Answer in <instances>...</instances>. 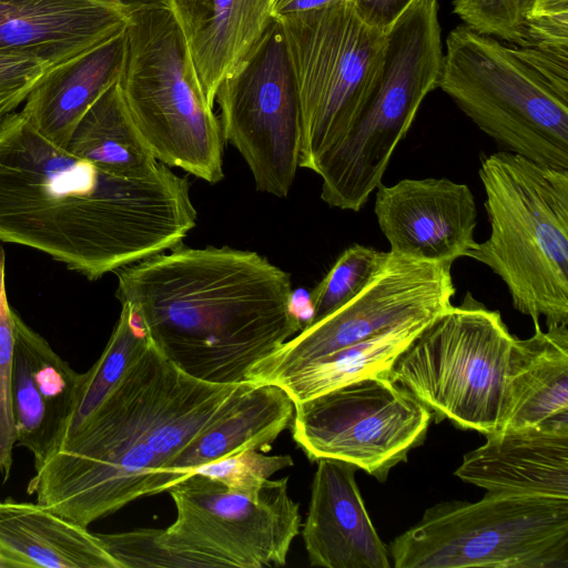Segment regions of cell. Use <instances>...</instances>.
Segmentation results:
<instances>
[{
  "label": "cell",
  "mask_w": 568,
  "mask_h": 568,
  "mask_svg": "<svg viewBox=\"0 0 568 568\" xmlns=\"http://www.w3.org/2000/svg\"><path fill=\"white\" fill-rule=\"evenodd\" d=\"M196 217L189 180L161 162L146 176H118L53 144L21 112L0 124V241L93 281L180 246Z\"/></svg>",
  "instance_id": "1"
},
{
  "label": "cell",
  "mask_w": 568,
  "mask_h": 568,
  "mask_svg": "<svg viewBox=\"0 0 568 568\" xmlns=\"http://www.w3.org/2000/svg\"><path fill=\"white\" fill-rule=\"evenodd\" d=\"M250 386L195 378L149 341L79 430L34 469L27 491L83 527L168 491L176 484L173 460Z\"/></svg>",
  "instance_id": "2"
},
{
  "label": "cell",
  "mask_w": 568,
  "mask_h": 568,
  "mask_svg": "<svg viewBox=\"0 0 568 568\" xmlns=\"http://www.w3.org/2000/svg\"><path fill=\"white\" fill-rule=\"evenodd\" d=\"M114 273L116 298L151 344L205 382H245L304 327L291 275L256 252L181 244Z\"/></svg>",
  "instance_id": "3"
},
{
  "label": "cell",
  "mask_w": 568,
  "mask_h": 568,
  "mask_svg": "<svg viewBox=\"0 0 568 568\" xmlns=\"http://www.w3.org/2000/svg\"><path fill=\"white\" fill-rule=\"evenodd\" d=\"M175 520L164 529L97 534L121 568H274L286 564L300 534V506L288 477L254 491L194 473L169 488Z\"/></svg>",
  "instance_id": "4"
},
{
  "label": "cell",
  "mask_w": 568,
  "mask_h": 568,
  "mask_svg": "<svg viewBox=\"0 0 568 568\" xmlns=\"http://www.w3.org/2000/svg\"><path fill=\"white\" fill-rule=\"evenodd\" d=\"M479 178L490 234L468 257L503 280L518 312L568 324V170L499 151Z\"/></svg>",
  "instance_id": "5"
},
{
  "label": "cell",
  "mask_w": 568,
  "mask_h": 568,
  "mask_svg": "<svg viewBox=\"0 0 568 568\" xmlns=\"http://www.w3.org/2000/svg\"><path fill=\"white\" fill-rule=\"evenodd\" d=\"M119 80L128 112L154 158L209 183L224 178L217 116L202 93L183 36L159 0L131 2Z\"/></svg>",
  "instance_id": "6"
},
{
  "label": "cell",
  "mask_w": 568,
  "mask_h": 568,
  "mask_svg": "<svg viewBox=\"0 0 568 568\" xmlns=\"http://www.w3.org/2000/svg\"><path fill=\"white\" fill-rule=\"evenodd\" d=\"M438 0H414L386 32L378 81L346 136L315 173L321 199L357 212L382 183L390 158L429 92L438 88L444 50Z\"/></svg>",
  "instance_id": "7"
},
{
  "label": "cell",
  "mask_w": 568,
  "mask_h": 568,
  "mask_svg": "<svg viewBox=\"0 0 568 568\" xmlns=\"http://www.w3.org/2000/svg\"><path fill=\"white\" fill-rule=\"evenodd\" d=\"M387 548L395 568H568V498L443 501Z\"/></svg>",
  "instance_id": "8"
},
{
  "label": "cell",
  "mask_w": 568,
  "mask_h": 568,
  "mask_svg": "<svg viewBox=\"0 0 568 568\" xmlns=\"http://www.w3.org/2000/svg\"><path fill=\"white\" fill-rule=\"evenodd\" d=\"M515 336L498 311L466 292L396 357L387 377L435 416L487 436L498 432Z\"/></svg>",
  "instance_id": "9"
},
{
  "label": "cell",
  "mask_w": 568,
  "mask_h": 568,
  "mask_svg": "<svg viewBox=\"0 0 568 568\" xmlns=\"http://www.w3.org/2000/svg\"><path fill=\"white\" fill-rule=\"evenodd\" d=\"M275 21L300 103L298 165L315 172L369 100L382 71L387 34L359 17L354 0Z\"/></svg>",
  "instance_id": "10"
},
{
  "label": "cell",
  "mask_w": 568,
  "mask_h": 568,
  "mask_svg": "<svg viewBox=\"0 0 568 568\" xmlns=\"http://www.w3.org/2000/svg\"><path fill=\"white\" fill-rule=\"evenodd\" d=\"M438 88L506 151L568 170V97L511 45L457 26L446 38Z\"/></svg>",
  "instance_id": "11"
},
{
  "label": "cell",
  "mask_w": 568,
  "mask_h": 568,
  "mask_svg": "<svg viewBox=\"0 0 568 568\" xmlns=\"http://www.w3.org/2000/svg\"><path fill=\"white\" fill-rule=\"evenodd\" d=\"M432 417L407 389L375 375L294 404L290 426L311 462L349 463L385 481L423 444Z\"/></svg>",
  "instance_id": "12"
},
{
  "label": "cell",
  "mask_w": 568,
  "mask_h": 568,
  "mask_svg": "<svg viewBox=\"0 0 568 568\" xmlns=\"http://www.w3.org/2000/svg\"><path fill=\"white\" fill-rule=\"evenodd\" d=\"M223 142L245 160L261 192L285 197L301 153V111L286 45L273 20L245 59L219 85Z\"/></svg>",
  "instance_id": "13"
},
{
  "label": "cell",
  "mask_w": 568,
  "mask_h": 568,
  "mask_svg": "<svg viewBox=\"0 0 568 568\" xmlns=\"http://www.w3.org/2000/svg\"><path fill=\"white\" fill-rule=\"evenodd\" d=\"M452 265L386 252L367 284L347 303L304 326L257 362L245 382L273 384L329 353L362 342L404 321L438 315L452 305L456 288Z\"/></svg>",
  "instance_id": "14"
},
{
  "label": "cell",
  "mask_w": 568,
  "mask_h": 568,
  "mask_svg": "<svg viewBox=\"0 0 568 568\" xmlns=\"http://www.w3.org/2000/svg\"><path fill=\"white\" fill-rule=\"evenodd\" d=\"M376 190L374 212L390 252L453 265L476 246L477 211L466 184L446 178L404 179Z\"/></svg>",
  "instance_id": "15"
},
{
  "label": "cell",
  "mask_w": 568,
  "mask_h": 568,
  "mask_svg": "<svg viewBox=\"0 0 568 568\" xmlns=\"http://www.w3.org/2000/svg\"><path fill=\"white\" fill-rule=\"evenodd\" d=\"M80 373L13 311L11 408L16 444L34 469L54 454L73 412Z\"/></svg>",
  "instance_id": "16"
},
{
  "label": "cell",
  "mask_w": 568,
  "mask_h": 568,
  "mask_svg": "<svg viewBox=\"0 0 568 568\" xmlns=\"http://www.w3.org/2000/svg\"><path fill=\"white\" fill-rule=\"evenodd\" d=\"M349 463L322 458L311 487L302 537L310 565L324 568H389L387 546L365 508Z\"/></svg>",
  "instance_id": "17"
},
{
  "label": "cell",
  "mask_w": 568,
  "mask_h": 568,
  "mask_svg": "<svg viewBox=\"0 0 568 568\" xmlns=\"http://www.w3.org/2000/svg\"><path fill=\"white\" fill-rule=\"evenodd\" d=\"M128 11L91 0H0V54L62 64L124 30Z\"/></svg>",
  "instance_id": "18"
},
{
  "label": "cell",
  "mask_w": 568,
  "mask_h": 568,
  "mask_svg": "<svg viewBox=\"0 0 568 568\" xmlns=\"http://www.w3.org/2000/svg\"><path fill=\"white\" fill-rule=\"evenodd\" d=\"M455 476L490 493L568 498V427L495 432Z\"/></svg>",
  "instance_id": "19"
},
{
  "label": "cell",
  "mask_w": 568,
  "mask_h": 568,
  "mask_svg": "<svg viewBox=\"0 0 568 568\" xmlns=\"http://www.w3.org/2000/svg\"><path fill=\"white\" fill-rule=\"evenodd\" d=\"M174 18L206 103L273 21L272 0H159Z\"/></svg>",
  "instance_id": "20"
},
{
  "label": "cell",
  "mask_w": 568,
  "mask_h": 568,
  "mask_svg": "<svg viewBox=\"0 0 568 568\" xmlns=\"http://www.w3.org/2000/svg\"><path fill=\"white\" fill-rule=\"evenodd\" d=\"M125 50L124 29L51 68L28 94L21 114L47 140L65 149L84 113L119 82Z\"/></svg>",
  "instance_id": "21"
},
{
  "label": "cell",
  "mask_w": 568,
  "mask_h": 568,
  "mask_svg": "<svg viewBox=\"0 0 568 568\" xmlns=\"http://www.w3.org/2000/svg\"><path fill=\"white\" fill-rule=\"evenodd\" d=\"M515 336L506 377L500 430L568 427V324Z\"/></svg>",
  "instance_id": "22"
},
{
  "label": "cell",
  "mask_w": 568,
  "mask_h": 568,
  "mask_svg": "<svg viewBox=\"0 0 568 568\" xmlns=\"http://www.w3.org/2000/svg\"><path fill=\"white\" fill-rule=\"evenodd\" d=\"M0 550L20 567L121 568L97 534L38 503H0Z\"/></svg>",
  "instance_id": "23"
},
{
  "label": "cell",
  "mask_w": 568,
  "mask_h": 568,
  "mask_svg": "<svg viewBox=\"0 0 568 568\" xmlns=\"http://www.w3.org/2000/svg\"><path fill=\"white\" fill-rule=\"evenodd\" d=\"M294 403L278 386L254 385L237 406L206 429L171 464L175 481L204 465L245 450L268 452L273 442L292 422Z\"/></svg>",
  "instance_id": "24"
},
{
  "label": "cell",
  "mask_w": 568,
  "mask_h": 568,
  "mask_svg": "<svg viewBox=\"0 0 568 568\" xmlns=\"http://www.w3.org/2000/svg\"><path fill=\"white\" fill-rule=\"evenodd\" d=\"M438 315L398 323L362 342L314 359L271 385L281 387L296 404L359 378L387 376L396 357Z\"/></svg>",
  "instance_id": "25"
},
{
  "label": "cell",
  "mask_w": 568,
  "mask_h": 568,
  "mask_svg": "<svg viewBox=\"0 0 568 568\" xmlns=\"http://www.w3.org/2000/svg\"><path fill=\"white\" fill-rule=\"evenodd\" d=\"M65 150L123 178L146 176L159 165L128 112L119 82L84 113Z\"/></svg>",
  "instance_id": "26"
},
{
  "label": "cell",
  "mask_w": 568,
  "mask_h": 568,
  "mask_svg": "<svg viewBox=\"0 0 568 568\" xmlns=\"http://www.w3.org/2000/svg\"><path fill=\"white\" fill-rule=\"evenodd\" d=\"M148 343V337L136 324L130 308L122 305L118 323L102 354L89 371L80 374L74 408L60 446L77 433L100 406Z\"/></svg>",
  "instance_id": "27"
},
{
  "label": "cell",
  "mask_w": 568,
  "mask_h": 568,
  "mask_svg": "<svg viewBox=\"0 0 568 568\" xmlns=\"http://www.w3.org/2000/svg\"><path fill=\"white\" fill-rule=\"evenodd\" d=\"M385 256L386 252L362 244L344 250L311 292V317L306 325L320 321L353 298L367 284Z\"/></svg>",
  "instance_id": "28"
},
{
  "label": "cell",
  "mask_w": 568,
  "mask_h": 568,
  "mask_svg": "<svg viewBox=\"0 0 568 568\" xmlns=\"http://www.w3.org/2000/svg\"><path fill=\"white\" fill-rule=\"evenodd\" d=\"M535 0H454V13L470 30L521 45Z\"/></svg>",
  "instance_id": "29"
},
{
  "label": "cell",
  "mask_w": 568,
  "mask_h": 568,
  "mask_svg": "<svg viewBox=\"0 0 568 568\" xmlns=\"http://www.w3.org/2000/svg\"><path fill=\"white\" fill-rule=\"evenodd\" d=\"M13 354V310L10 307L3 281V254L0 248V476L6 483L12 467L16 430L11 408Z\"/></svg>",
  "instance_id": "30"
},
{
  "label": "cell",
  "mask_w": 568,
  "mask_h": 568,
  "mask_svg": "<svg viewBox=\"0 0 568 568\" xmlns=\"http://www.w3.org/2000/svg\"><path fill=\"white\" fill-rule=\"evenodd\" d=\"M293 465L290 455H265L245 450L216 463L199 467L194 473L214 477L230 488L254 491L276 471Z\"/></svg>",
  "instance_id": "31"
},
{
  "label": "cell",
  "mask_w": 568,
  "mask_h": 568,
  "mask_svg": "<svg viewBox=\"0 0 568 568\" xmlns=\"http://www.w3.org/2000/svg\"><path fill=\"white\" fill-rule=\"evenodd\" d=\"M51 68L38 59L0 54V100L20 105Z\"/></svg>",
  "instance_id": "32"
},
{
  "label": "cell",
  "mask_w": 568,
  "mask_h": 568,
  "mask_svg": "<svg viewBox=\"0 0 568 568\" xmlns=\"http://www.w3.org/2000/svg\"><path fill=\"white\" fill-rule=\"evenodd\" d=\"M515 54L562 95L568 97V47L511 45Z\"/></svg>",
  "instance_id": "33"
},
{
  "label": "cell",
  "mask_w": 568,
  "mask_h": 568,
  "mask_svg": "<svg viewBox=\"0 0 568 568\" xmlns=\"http://www.w3.org/2000/svg\"><path fill=\"white\" fill-rule=\"evenodd\" d=\"M414 0H354L359 17L369 26L387 32Z\"/></svg>",
  "instance_id": "34"
},
{
  "label": "cell",
  "mask_w": 568,
  "mask_h": 568,
  "mask_svg": "<svg viewBox=\"0 0 568 568\" xmlns=\"http://www.w3.org/2000/svg\"><path fill=\"white\" fill-rule=\"evenodd\" d=\"M353 0H272L273 20Z\"/></svg>",
  "instance_id": "35"
},
{
  "label": "cell",
  "mask_w": 568,
  "mask_h": 568,
  "mask_svg": "<svg viewBox=\"0 0 568 568\" xmlns=\"http://www.w3.org/2000/svg\"><path fill=\"white\" fill-rule=\"evenodd\" d=\"M108 7H112L120 10H128L130 7V1L128 0H91Z\"/></svg>",
  "instance_id": "36"
},
{
  "label": "cell",
  "mask_w": 568,
  "mask_h": 568,
  "mask_svg": "<svg viewBox=\"0 0 568 568\" xmlns=\"http://www.w3.org/2000/svg\"><path fill=\"white\" fill-rule=\"evenodd\" d=\"M17 106L9 102V101H3V100H0V124L3 120V118L11 113Z\"/></svg>",
  "instance_id": "37"
}]
</instances>
